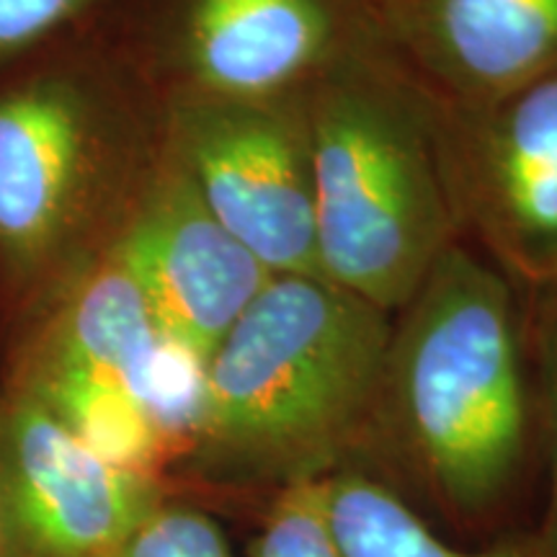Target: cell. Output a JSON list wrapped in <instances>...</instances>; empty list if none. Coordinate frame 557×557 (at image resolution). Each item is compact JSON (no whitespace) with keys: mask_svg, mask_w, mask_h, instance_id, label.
Masks as SVG:
<instances>
[{"mask_svg":"<svg viewBox=\"0 0 557 557\" xmlns=\"http://www.w3.org/2000/svg\"><path fill=\"white\" fill-rule=\"evenodd\" d=\"M537 416L540 451L547 470V506L540 527L557 545V305L537 325Z\"/></svg>","mask_w":557,"mask_h":557,"instance_id":"cell-14","label":"cell"},{"mask_svg":"<svg viewBox=\"0 0 557 557\" xmlns=\"http://www.w3.org/2000/svg\"><path fill=\"white\" fill-rule=\"evenodd\" d=\"M120 557H233L212 511L169 496L124 545Z\"/></svg>","mask_w":557,"mask_h":557,"instance_id":"cell-13","label":"cell"},{"mask_svg":"<svg viewBox=\"0 0 557 557\" xmlns=\"http://www.w3.org/2000/svg\"><path fill=\"white\" fill-rule=\"evenodd\" d=\"M302 109L320 276L395 315L459 243L436 103L380 47L302 90Z\"/></svg>","mask_w":557,"mask_h":557,"instance_id":"cell-3","label":"cell"},{"mask_svg":"<svg viewBox=\"0 0 557 557\" xmlns=\"http://www.w3.org/2000/svg\"><path fill=\"white\" fill-rule=\"evenodd\" d=\"M253 557H341L333 540L323 478L276 493L261 511Z\"/></svg>","mask_w":557,"mask_h":557,"instance_id":"cell-12","label":"cell"},{"mask_svg":"<svg viewBox=\"0 0 557 557\" xmlns=\"http://www.w3.org/2000/svg\"><path fill=\"white\" fill-rule=\"evenodd\" d=\"M94 5L96 0H0V62L50 39Z\"/></svg>","mask_w":557,"mask_h":557,"instance_id":"cell-15","label":"cell"},{"mask_svg":"<svg viewBox=\"0 0 557 557\" xmlns=\"http://www.w3.org/2000/svg\"><path fill=\"white\" fill-rule=\"evenodd\" d=\"M111 248L148 297L160 336L201 364L274 276L214 218L169 150Z\"/></svg>","mask_w":557,"mask_h":557,"instance_id":"cell-8","label":"cell"},{"mask_svg":"<svg viewBox=\"0 0 557 557\" xmlns=\"http://www.w3.org/2000/svg\"><path fill=\"white\" fill-rule=\"evenodd\" d=\"M393 315L323 276H271L205 361L169 480L207 511H263L344 468L367 434Z\"/></svg>","mask_w":557,"mask_h":557,"instance_id":"cell-2","label":"cell"},{"mask_svg":"<svg viewBox=\"0 0 557 557\" xmlns=\"http://www.w3.org/2000/svg\"><path fill=\"white\" fill-rule=\"evenodd\" d=\"M436 124L459 233L545 299V318L557 305V73L485 107L436 103Z\"/></svg>","mask_w":557,"mask_h":557,"instance_id":"cell-5","label":"cell"},{"mask_svg":"<svg viewBox=\"0 0 557 557\" xmlns=\"http://www.w3.org/2000/svg\"><path fill=\"white\" fill-rule=\"evenodd\" d=\"M173 493L88 447L50 408L0 385V557H120Z\"/></svg>","mask_w":557,"mask_h":557,"instance_id":"cell-6","label":"cell"},{"mask_svg":"<svg viewBox=\"0 0 557 557\" xmlns=\"http://www.w3.org/2000/svg\"><path fill=\"white\" fill-rule=\"evenodd\" d=\"M205 205L274 276H320L302 94L271 101L184 96L169 148Z\"/></svg>","mask_w":557,"mask_h":557,"instance_id":"cell-4","label":"cell"},{"mask_svg":"<svg viewBox=\"0 0 557 557\" xmlns=\"http://www.w3.org/2000/svg\"><path fill=\"white\" fill-rule=\"evenodd\" d=\"M107 143L99 111L67 81L0 96V259L18 276L52 267L99 197Z\"/></svg>","mask_w":557,"mask_h":557,"instance_id":"cell-9","label":"cell"},{"mask_svg":"<svg viewBox=\"0 0 557 557\" xmlns=\"http://www.w3.org/2000/svg\"><path fill=\"white\" fill-rule=\"evenodd\" d=\"M377 16L442 107H485L557 73V0H377Z\"/></svg>","mask_w":557,"mask_h":557,"instance_id":"cell-10","label":"cell"},{"mask_svg":"<svg viewBox=\"0 0 557 557\" xmlns=\"http://www.w3.org/2000/svg\"><path fill=\"white\" fill-rule=\"evenodd\" d=\"M173 39L191 96L271 101L380 50L377 0H176Z\"/></svg>","mask_w":557,"mask_h":557,"instance_id":"cell-7","label":"cell"},{"mask_svg":"<svg viewBox=\"0 0 557 557\" xmlns=\"http://www.w3.org/2000/svg\"><path fill=\"white\" fill-rule=\"evenodd\" d=\"M540 451L517 287L455 243L393 315L372 418L348 465L457 534L508 532Z\"/></svg>","mask_w":557,"mask_h":557,"instance_id":"cell-1","label":"cell"},{"mask_svg":"<svg viewBox=\"0 0 557 557\" xmlns=\"http://www.w3.org/2000/svg\"><path fill=\"white\" fill-rule=\"evenodd\" d=\"M323 487L341 557H557V545L540 524L508 529L485 547H457L400 493L357 465L333 470Z\"/></svg>","mask_w":557,"mask_h":557,"instance_id":"cell-11","label":"cell"}]
</instances>
